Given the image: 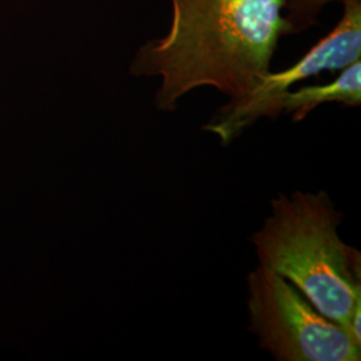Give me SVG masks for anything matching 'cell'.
<instances>
[{"label": "cell", "instance_id": "1", "mask_svg": "<svg viewBox=\"0 0 361 361\" xmlns=\"http://www.w3.org/2000/svg\"><path fill=\"white\" fill-rule=\"evenodd\" d=\"M169 1L168 32L143 43L130 63L133 77L159 79L157 110L174 111L200 87L243 97L271 71L286 35L283 0Z\"/></svg>", "mask_w": 361, "mask_h": 361}, {"label": "cell", "instance_id": "2", "mask_svg": "<svg viewBox=\"0 0 361 361\" xmlns=\"http://www.w3.org/2000/svg\"><path fill=\"white\" fill-rule=\"evenodd\" d=\"M271 204V214L250 237L258 265L295 285L347 331L361 305V256L338 234L343 213L324 190L280 193Z\"/></svg>", "mask_w": 361, "mask_h": 361}, {"label": "cell", "instance_id": "3", "mask_svg": "<svg viewBox=\"0 0 361 361\" xmlns=\"http://www.w3.org/2000/svg\"><path fill=\"white\" fill-rule=\"evenodd\" d=\"M249 331L279 361H359L361 347L295 285L261 265L247 276Z\"/></svg>", "mask_w": 361, "mask_h": 361}, {"label": "cell", "instance_id": "4", "mask_svg": "<svg viewBox=\"0 0 361 361\" xmlns=\"http://www.w3.org/2000/svg\"><path fill=\"white\" fill-rule=\"evenodd\" d=\"M361 59V0L343 3V15L326 37L320 39L295 65L267 73L252 90L221 106L202 128L228 146L257 121H274L283 114L285 94L297 83L323 71H341Z\"/></svg>", "mask_w": 361, "mask_h": 361}, {"label": "cell", "instance_id": "5", "mask_svg": "<svg viewBox=\"0 0 361 361\" xmlns=\"http://www.w3.org/2000/svg\"><path fill=\"white\" fill-rule=\"evenodd\" d=\"M324 104H340L345 107L361 104V59L341 70L335 80L323 86H307L285 94L283 114L300 122L316 107Z\"/></svg>", "mask_w": 361, "mask_h": 361}, {"label": "cell", "instance_id": "6", "mask_svg": "<svg viewBox=\"0 0 361 361\" xmlns=\"http://www.w3.org/2000/svg\"><path fill=\"white\" fill-rule=\"evenodd\" d=\"M335 1L341 4L348 0H283L286 35H295L316 26L324 8Z\"/></svg>", "mask_w": 361, "mask_h": 361}]
</instances>
